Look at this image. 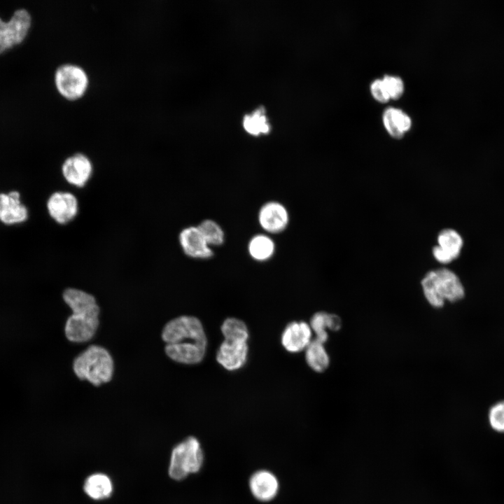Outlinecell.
<instances>
[{
  "label": "cell",
  "instance_id": "obj_14",
  "mask_svg": "<svg viewBox=\"0 0 504 504\" xmlns=\"http://www.w3.org/2000/svg\"><path fill=\"white\" fill-rule=\"evenodd\" d=\"M312 329L304 321L292 322L285 328L281 343L289 352L297 353L306 349L312 342Z\"/></svg>",
  "mask_w": 504,
  "mask_h": 504
},
{
  "label": "cell",
  "instance_id": "obj_25",
  "mask_svg": "<svg viewBox=\"0 0 504 504\" xmlns=\"http://www.w3.org/2000/svg\"><path fill=\"white\" fill-rule=\"evenodd\" d=\"M489 422L496 431L504 433V400L493 404L489 410Z\"/></svg>",
  "mask_w": 504,
  "mask_h": 504
},
{
  "label": "cell",
  "instance_id": "obj_16",
  "mask_svg": "<svg viewBox=\"0 0 504 504\" xmlns=\"http://www.w3.org/2000/svg\"><path fill=\"white\" fill-rule=\"evenodd\" d=\"M249 488L258 500L267 502L272 500L279 491V482L271 472L262 470L253 473L249 479Z\"/></svg>",
  "mask_w": 504,
  "mask_h": 504
},
{
  "label": "cell",
  "instance_id": "obj_4",
  "mask_svg": "<svg viewBox=\"0 0 504 504\" xmlns=\"http://www.w3.org/2000/svg\"><path fill=\"white\" fill-rule=\"evenodd\" d=\"M73 369L78 378L97 386L112 379L113 360L105 348L91 345L75 358Z\"/></svg>",
  "mask_w": 504,
  "mask_h": 504
},
{
  "label": "cell",
  "instance_id": "obj_5",
  "mask_svg": "<svg viewBox=\"0 0 504 504\" xmlns=\"http://www.w3.org/2000/svg\"><path fill=\"white\" fill-rule=\"evenodd\" d=\"M203 460L200 442L194 437H188L172 450L169 468V476L175 480H182L190 473L200 471Z\"/></svg>",
  "mask_w": 504,
  "mask_h": 504
},
{
  "label": "cell",
  "instance_id": "obj_13",
  "mask_svg": "<svg viewBox=\"0 0 504 504\" xmlns=\"http://www.w3.org/2000/svg\"><path fill=\"white\" fill-rule=\"evenodd\" d=\"M179 242L183 252L190 258H209L214 255L197 226L188 227L181 230Z\"/></svg>",
  "mask_w": 504,
  "mask_h": 504
},
{
  "label": "cell",
  "instance_id": "obj_19",
  "mask_svg": "<svg viewBox=\"0 0 504 504\" xmlns=\"http://www.w3.org/2000/svg\"><path fill=\"white\" fill-rule=\"evenodd\" d=\"M83 489L91 498L102 500L111 496L113 484L111 479L106 475L94 473L85 479Z\"/></svg>",
  "mask_w": 504,
  "mask_h": 504
},
{
  "label": "cell",
  "instance_id": "obj_20",
  "mask_svg": "<svg viewBox=\"0 0 504 504\" xmlns=\"http://www.w3.org/2000/svg\"><path fill=\"white\" fill-rule=\"evenodd\" d=\"M323 344V343L314 340L306 348V361L308 365L316 372H324L330 365V357Z\"/></svg>",
  "mask_w": 504,
  "mask_h": 504
},
{
  "label": "cell",
  "instance_id": "obj_17",
  "mask_svg": "<svg viewBox=\"0 0 504 504\" xmlns=\"http://www.w3.org/2000/svg\"><path fill=\"white\" fill-rule=\"evenodd\" d=\"M309 326L316 335L315 340L325 344L328 338L327 330H339L342 327V320L336 314L319 312L312 316Z\"/></svg>",
  "mask_w": 504,
  "mask_h": 504
},
{
  "label": "cell",
  "instance_id": "obj_6",
  "mask_svg": "<svg viewBox=\"0 0 504 504\" xmlns=\"http://www.w3.org/2000/svg\"><path fill=\"white\" fill-rule=\"evenodd\" d=\"M54 82L60 95L71 101L83 97L90 85L85 70L80 65L70 62L62 64L56 69Z\"/></svg>",
  "mask_w": 504,
  "mask_h": 504
},
{
  "label": "cell",
  "instance_id": "obj_18",
  "mask_svg": "<svg viewBox=\"0 0 504 504\" xmlns=\"http://www.w3.org/2000/svg\"><path fill=\"white\" fill-rule=\"evenodd\" d=\"M383 121L389 134L398 139L403 137L405 132L410 129L412 125L411 119L406 113L393 107L385 110Z\"/></svg>",
  "mask_w": 504,
  "mask_h": 504
},
{
  "label": "cell",
  "instance_id": "obj_24",
  "mask_svg": "<svg viewBox=\"0 0 504 504\" xmlns=\"http://www.w3.org/2000/svg\"><path fill=\"white\" fill-rule=\"evenodd\" d=\"M225 338H239L248 340V332L245 323L235 318H227L221 326Z\"/></svg>",
  "mask_w": 504,
  "mask_h": 504
},
{
  "label": "cell",
  "instance_id": "obj_3",
  "mask_svg": "<svg viewBox=\"0 0 504 504\" xmlns=\"http://www.w3.org/2000/svg\"><path fill=\"white\" fill-rule=\"evenodd\" d=\"M421 284L426 300L434 308H442L446 301L456 302L465 296L461 279L448 268L428 272Z\"/></svg>",
  "mask_w": 504,
  "mask_h": 504
},
{
  "label": "cell",
  "instance_id": "obj_23",
  "mask_svg": "<svg viewBox=\"0 0 504 504\" xmlns=\"http://www.w3.org/2000/svg\"><path fill=\"white\" fill-rule=\"evenodd\" d=\"M244 127L251 134L267 133L270 127L263 108L258 109L253 114L246 115L244 119Z\"/></svg>",
  "mask_w": 504,
  "mask_h": 504
},
{
  "label": "cell",
  "instance_id": "obj_7",
  "mask_svg": "<svg viewBox=\"0 0 504 504\" xmlns=\"http://www.w3.org/2000/svg\"><path fill=\"white\" fill-rule=\"evenodd\" d=\"M32 18L25 8L14 11L8 21L0 17V55L21 44L27 37Z\"/></svg>",
  "mask_w": 504,
  "mask_h": 504
},
{
  "label": "cell",
  "instance_id": "obj_22",
  "mask_svg": "<svg viewBox=\"0 0 504 504\" xmlns=\"http://www.w3.org/2000/svg\"><path fill=\"white\" fill-rule=\"evenodd\" d=\"M197 227L209 246H219L223 243L224 232L214 220H205Z\"/></svg>",
  "mask_w": 504,
  "mask_h": 504
},
{
  "label": "cell",
  "instance_id": "obj_27",
  "mask_svg": "<svg viewBox=\"0 0 504 504\" xmlns=\"http://www.w3.org/2000/svg\"><path fill=\"white\" fill-rule=\"evenodd\" d=\"M373 97L379 102L384 103L388 101L390 97L382 80H374L370 86Z\"/></svg>",
  "mask_w": 504,
  "mask_h": 504
},
{
  "label": "cell",
  "instance_id": "obj_8",
  "mask_svg": "<svg viewBox=\"0 0 504 504\" xmlns=\"http://www.w3.org/2000/svg\"><path fill=\"white\" fill-rule=\"evenodd\" d=\"M47 209L50 217L59 224H66L78 214V202L71 192L57 191L47 201Z\"/></svg>",
  "mask_w": 504,
  "mask_h": 504
},
{
  "label": "cell",
  "instance_id": "obj_9",
  "mask_svg": "<svg viewBox=\"0 0 504 504\" xmlns=\"http://www.w3.org/2000/svg\"><path fill=\"white\" fill-rule=\"evenodd\" d=\"M93 166L90 158L83 153H77L65 159L62 172L65 180L71 185L82 188L90 180Z\"/></svg>",
  "mask_w": 504,
  "mask_h": 504
},
{
  "label": "cell",
  "instance_id": "obj_11",
  "mask_svg": "<svg viewBox=\"0 0 504 504\" xmlns=\"http://www.w3.org/2000/svg\"><path fill=\"white\" fill-rule=\"evenodd\" d=\"M463 246L461 235L455 230L444 229L438 236V245L433 248L435 259L442 264H447L456 259Z\"/></svg>",
  "mask_w": 504,
  "mask_h": 504
},
{
  "label": "cell",
  "instance_id": "obj_2",
  "mask_svg": "<svg viewBox=\"0 0 504 504\" xmlns=\"http://www.w3.org/2000/svg\"><path fill=\"white\" fill-rule=\"evenodd\" d=\"M62 296L73 312L64 327L66 338L74 342L90 340L95 334L99 323V307L94 297L74 288H66Z\"/></svg>",
  "mask_w": 504,
  "mask_h": 504
},
{
  "label": "cell",
  "instance_id": "obj_15",
  "mask_svg": "<svg viewBox=\"0 0 504 504\" xmlns=\"http://www.w3.org/2000/svg\"><path fill=\"white\" fill-rule=\"evenodd\" d=\"M258 220L264 230L271 233H278L287 226L288 214L286 209L281 204L270 202L260 209Z\"/></svg>",
  "mask_w": 504,
  "mask_h": 504
},
{
  "label": "cell",
  "instance_id": "obj_10",
  "mask_svg": "<svg viewBox=\"0 0 504 504\" xmlns=\"http://www.w3.org/2000/svg\"><path fill=\"white\" fill-rule=\"evenodd\" d=\"M246 341L239 338H225L217 352L216 360L219 364L228 370L241 368L247 358Z\"/></svg>",
  "mask_w": 504,
  "mask_h": 504
},
{
  "label": "cell",
  "instance_id": "obj_1",
  "mask_svg": "<svg viewBox=\"0 0 504 504\" xmlns=\"http://www.w3.org/2000/svg\"><path fill=\"white\" fill-rule=\"evenodd\" d=\"M162 338L166 354L183 364H196L204 358L207 340L198 318L181 316L169 321L163 328Z\"/></svg>",
  "mask_w": 504,
  "mask_h": 504
},
{
  "label": "cell",
  "instance_id": "obj_26",
  "mask_svg": "<svg viewBox=\"0 0 504 504\" xmlns=\"http://www.w3.org/2000/svg\"><path fill=\"white\" fill-rule=\"evenodd\" d=\"M382 80L390 98L398 99L402 96L404 85L400 77L385 75Z\"/></svg>",
  "mask_w": 504,
  "mask_h": 504
},
{
  "label": "cell",
  "instance_id": "obj_12",
  "mask_svg": "<svg viewBox=\"0 0 504 504\" xmlns=\"http://www.w3.org/2000/svg\"><path fill=\"white\" fill-rule=\"evenodd\" d=\"M29 213L21 202L19 192L0 193V220L6 225L19 224L26 221Z\"/></svg>",
  "mask_w": 504,
  "mask_h": 504
},
{
  "label": "cell",
  "instance_id": "obj_21",
  "mask_svg": "<svg viewBox=\"0 0 504 504\" xmlns=\"http://www.w3.org/2000/svg\"><path fill=\"white\" fill-rule=\"evenodd\" d=\"M248 251L251 257L255 260L264 261L273 255L274 244L267 236L263 234L256 235L249 242Z\"/></svg>",
  "mask_w": 504,
  "mask_h": 504
}]
</instances>
